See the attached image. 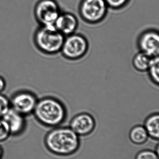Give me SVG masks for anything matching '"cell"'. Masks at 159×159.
<instances>
[{"mask_svg":"<svg viewBox=\"0 0 159 159\" xmlns=\"http://www.w3.org/2000/svg\"><path fill=\"white\" fill-rule=\"evenodd\" d=\"M46 148L51 154L60 157H67L76 153L81 145L80 137L70 127L52 128L44 139Z\"/></svg>","mask_w":159,"mask_h":159,"instance_id":"6da1fadb","label":"cell"},{"mask_svg":"<svg viewBox=\"0 0 159 159\" xmlns=\"http://www.w3.org/2000/svg\"><path fill=\"white\" fill-rule=\"evenodd\" d=\"M36 120L43 126L54 128L60 126L67 117V110L59 100L48 97L37 101L33 112Z\"/></svg>","mask_w":159,"mask_h":159,"instance_id":"7a4b0ae2","label":"cell"},{"mask_svg":"<svg viewBox=\"0 0 159 159\" xmlns=\"http://www.w3.org/2000/svg\"><path fill=\"white\" fill-rule=\"evenodd\" d=\"M65 37L54 25L42 26L35 34V43L40 51L54 55L60 52Z\"/></svg>","mask_w":159,"mask_h":159,"instance_id":"3957f363","label":"cell"},{"mask_svg":"<svg viewBox=\"0 0 159 159\" xmlns=\"http://www.w3.org/2000/svg\"><path fill=\"white\" fill-rule=\"evenodd\" d=\"M108 8L105 0H81L78 13L86 23L97 24L105 18Z\"/></svg>","mask_w":159,"mask_h":159,"instance_id":"277c9868","label":"cell"},{"mask_svg":"<svg viewBox=\"0 0 159 159\" xmlns=\"http://www.w3.org/2000/svg\"><path fill=\"white\" fill-rule=\"evenodd\" d=\"M89 47L87 38L83 34L75 33L65 36L60 52L66 59L78 60L87 54Z\"/></svg>","mask_w":159,"mask_h":159,"instance_id":"5b68a950","label":"cell"},{"mask_svg":"<svg viewBox=\"0 0 159 159\" xmlns=\"http://www.w3.org/2000/svg\"><path fill=\"white\" fill-rule=\"evenodd\" d=\"M35 16L42 26L54 25L60 14V9L55 0H40L35 8Z\"/></svg>","mask_w":159,"mask_h":159,"instance_id":"8992f818","label":"cell"},{"mask_svg":"<svg viewBox=\"0 0 159 159\" xmlns=\"http://www.w3.org/2000/svg\"><path fill=\"white\" fill-rule=\"evenodd\" d=\"M36 96L28 91L16 93L10 100L11 108L24 116L33 113L37 102Z\"/></svg>","mask_w":159,"mask_h":159,"instance_id":"52a82bcc","label":"cell"},{"mask_svg":"<svg viewBox=\"0 0 159 159\" xmlns=\"http://www.w3.org/2000/svg\"><path fill=\"white\" fill-rule=\"evenodd\" d=\"M137 46L140 51L152 57L159 56L158 31L155 29H148L144 31L138 37Z\"/></svg>","mask_w":159,"mask_h":159,"instance_id":"ba28073f","label":"cell"},{"mask_svg":"<svg viewBox=\"0 0 159 159\" xmlns=\"http://www.w3.org/2000/svg\"><path fill=\"white\" fill-rule=\"evenodd\" d=\"M96 126V120L93 116L83 112L77 114L72 119L69 127L79 137H85L91 134Z\"/></svg>","mask_w":159,"mask_h":159,"instance_id":"9c48e42d","label":"cell"},{"mask_svg":"<svg viewBox=\"0 0 159 159\" xmlns=\"http://www.w3.org/2000/svg\"><path fill=\"white\" fill-rule=\"evenodd\" d=\"M25 117L12 108L3 117L7 123L11 136L17 137L24 132L27 125Z\"/></svg>","mask_w":159,"mask_h":159,"instance_id":"30bf717a","label":"cell"},{"mask_svg":"<svg viewBox=\"0 0 159 159\" xmlns=\"http://www.w3.org/2000/svg\"><path fill=\"white\" fill-rule=\"evenodd\" d=\"M54 25L61 33L66 36L75 33L78 28V20L72 13H61Z\"/></svg>","mask_w":159,"mask_h":159,"instance_id":"8fae6325","label":"cell"},{"mask_svg":"<svg viewBox=\"0 0 159 159\" xmlns=\"http://www.w3.org/2000/svg\"><path fill=\"white\" fill-rule=\"evenodd\" d=\"M144 127L148 134L149 137L158 141L159 137V115L155 113L147 117L144 123Z\"/></svg>","mask_w":159,"mask_h":159,"instance_id":"7c38bea8","label":"cell"},{"mask_svg":"<svg viewBox=\"0 0 159 159\" xmlns=\"http://www.w3.org/2000/svg\"><path fill=\"white\" fill-rule=\"evenodd\" d=\"M129 137L132 143L137 145H141L147 142L149 136L143 126L137 125L131 129Z\"/></svg>","mask_w":159,"mask_h":159,"instance_id":"4fadbf2b","label":"cell"},{"mask_svg":"<svg viewBox=\"0 0 159 159\" xmlns=\"http://www.w3.org/2000/svg\"><path fill=\"white\" fill-rule=\"evenodd\" d=\"M152 58L147 54L140 51L133 57L132 60L133 66L138 72H147L152 61Z\"/></svg>","mask_w":159,"mask_h":159,"instance_id":"5bb4252c","label":"cell"},{"mask_svg":"<svg viewBox=\"0 0 159 159\" xmlns=\"http://www.w3.org/2000/svg\"><path fill=\"white\" fill-rule=\"evenodd\" d=\"M148 76L153 83L158 86L159 84V57L152 58V61L147 71Z\"/></svg>","mask_w":159,"mask_h":159,"instance_id":"9a60e30c","label":"cell"},{"mask_svg":"<svg viewBox=\"0 0 159 159\" xmlns=\"http://www.w3.org/2000/svg\"><path fill=\"white\" fill-rule=\"evenodd\" d=\"M11 136L7 123L2 118H0V143L7 141Z\"/></svg>","mask_w":159,"mask_h":159,"instance_id":"2e32d148","label":"cell"},{"mask_svg":"<svg viewBox=\"0 0 159 159\" xmlns=\"http://www.w3.org/2000/svg\"><path fill=\"white\" fill-rule=\"evenodd\" d=\"M158 153L151 149H143L136 154L135 159H159Z\"/></svg>","mask_w":159,"mask_h":159,"instance_id":"e0dca14e","label":"cell"},{"mask_svg":"<svg viewBox=\"0 0 159 159\" xmlns=\"http://www.w3.org/2000/svg\"><path fill=\"white\" fill-rule=\"evenodd\" d=\"M11 108L10 100L0 93V118H3Z\"/></svg>","mask_w":159,"mask_h":159,"instance_id":"ac0fdd59","label":"cell"},{"mask_svg":"<svg viewBox=\"0 0 159 159\" xmlns=\"http://www.w3.org/2000/svg\"><path fill=\"white\" fill-rule=\"evenodd\" d=\"M109 8L119 10L126 6L130 0H105Z\"/></svg>","mask_w":159,"mask_h":159,"instance_id":"d6986e66","label":"cell"},{"mask_svg":"<svg viewBox=\"0 0 159 159\" xmlns=\"http://www.w3.org/2000/svg\"><path fill=\"white\" fill-rule=\"evenodd\" d=\"M6 82L2 77L0 76V93L3 91L5 89Z\"/></svg>","mask_w":159,"mask_h":159,"instance_id":"ffe728a7","label":"cell"},{"mask_svg":"<svg viewBox=\"0 0 159 159\" xmlns=\"http://www.w3.org/2000/svg\"><path fill=\"white\" fill-rule=\"evenodd\" d=\"M4 155V150L2 147L0 145V159H2Z\"/></svg>","mask_w":159,"mask_h":159,"instance_id":"44dd1931","label":"cell"}]
</instances>
